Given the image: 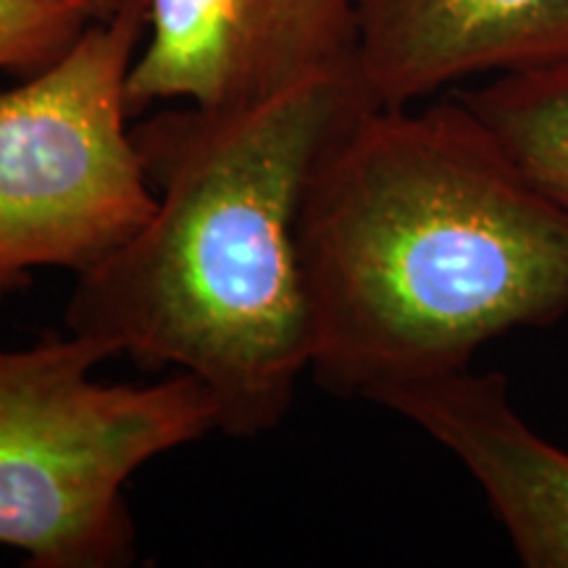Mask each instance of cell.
Masks as SVG:
<instances>
[{
    "mask_svg": "<svg viewBox=\"0 0 568 568\" xmlns=\"http://www.w3.org/2000/svg\"><path fill=\"white\" fill-rule=\"evenodd\" d=\"M297 251L311 368L376 400L568 314V213L464 98L368 109L318 161Z\"/></svg>",
    "mask_w": 568,
    "mask_h": 568,
    "instance_id": "6da1fadb",
    "label": "cell"
},
{
    "mask_svg": "<svg viewBox=\"0 0 568 568\" xmlns=\"http://www.w3.org/2000/svg\"><path fill=\"white\" fill-rule=\"evenodd\" d=\"M464 101L524 174L568 213V63L500 74Z\"/></svg>",
    "mask_w": 568,
    "mask_h": 568,
    "instance_id": "ba28073f",
    "label": "cell"
},
{
    "mask_svg": "<svg viewBox=\"0 0 568 568\" xmlns=\"http://www.w3.org/2000/svg\"><path fill=\"white\" fill-rule=\"evenodd\" d=\"M374 403L466 466L524 566L568 568V450L518 416L506 376L464 368L393 387Z\"/></svg>",
    "mask_w": 568,
    "mask_h": 568,
    "instance_id": "8992f818",
    "label": "cell"
},
{
    "mask_svg": "<svg viewBox=\"0 0 568 568\" xmlns=\"http://www.w3.org/2000/svg\"><path fill=\"white\" fill-rule=\"evenodd\" d=\"M355 69L358 0H151L126 103L251 109Z\"/></svg>",
    "mask_w": 568,
    "mask_h": 568,
    "instance_id": "5b68a950",
    "label": "cell"
},
{
    "mask_svg": "<svg viewBox=\"0 0 568 568\" xmlns=\"http://www.w3.org/2000/svg\"><path fill=\"white\" fill-rule=\"evenodd\" d=\"M145 11L95 19L59 61L0 92V308L38 268L82 274L159 197L126 122Z\"/></svg>",
    "mask_w": 568,
    "mask_h": 568,
    "instance_id": "277c9868",
    "label": "cell"
},
{
    "mask_svg": "<svg viewBox=\"0 0 568 568\" xmlns=\"http://www.w3.org/2000/svg\"><path fill=\"white\" fill-rule=\"evenodd\" d=\"M103 345L45 335L0 347V545L34 568H124L138 560L126 481L174 447L219 432L193 374L105 385Z\"/></svg>",
    "mask_w": 568,
    "mask_h": 568,
    "instance_id": "3957f363",
    "label": "cell"
},
{
    "mask_svg": "<svg viewBox=\"0 0 568 568\" xmlns=\"http://www.w3.org/2000/svg\"><path fill=\"white\" fill-rule=\"evenodd\" d=\"M564 63L568 0H358V74L376 109Z\"/></svg>",
    "mask_w": 568,
    "mask_h": 568,
    "instance_id": "52a82bcc",
    "label": "cell"
},
{
    "mask_svg": "<svg viewBox=\"0 0 568 568\" xmlns=\"http://www.w3.org/2000/svg\"><path fill=\"white\" fill-rule=\"evenodd\" d=\"M95 19H113L126 11H145L151 0H84Z\"/></svg>",
    "mask_w": 568,
    "mask_h": 568,
    "instance_id": "30bf717a",
    "label": "cell"
},
{
    "mask_svg": "<svg viewBox=\"0 0 568 568\" xmlns=\"http://www.w3.org/2000/svg\"><path fill=\"white\" fill-rule=\"evenodd\" d=\"M92 21L84 0H0V71L40 74Z\"/></svg>",
    "mask_w": 568,
    "mask_h": 568,
    "instance_id": "9c48e42d",
    "label": "cell"
},
{
    "mask_svg": "<svg viewBox=\"0 0 568 568\" xmlns=\"http://www.w3.org/2000/svg\"><path fill=\"white\" fill-rule=\"evenodd\" d=\"M368 109L355 69L251 109L182 103L142 119L132 134L159 205L130 243L77 274L71 335L111 358L193 374L224 435L276 429L311 368L297 251L305 190Z\"/></svg>",
    "mask_w": 568,
    "mask_h": 568,
    "instance_id": "7a4b0ae2",
    "label": "cell"
}]
</instances>
